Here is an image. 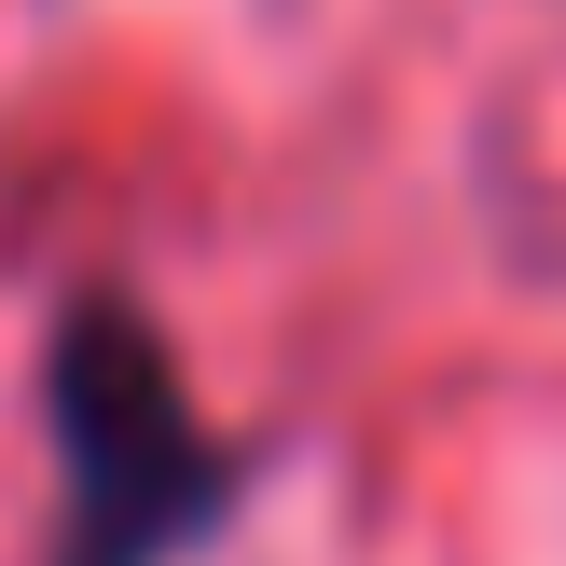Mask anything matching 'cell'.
I'll list each match as a JSON object with an SVG mask.
<instances>
[{
    "label": "cell",
    "mask_w": 566,
    "mask_h": 566,
    "mask_svg": "<svg viewBox=\"0 0 566 566\" xmlns=\"http://www.w3.org/2000/svg\"><path fill=\"white\" fill-rule=\"evenodd\" d=\"M42 429H55V539L42 566H193L263 484V442L208 429L180 346L138 291H70L42 332Z\"/></svg>",
    "instance_id": "6da1fadb"
}]
</instances>
